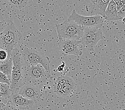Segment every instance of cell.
I'll list each match as a JSON object with an SVG mask.
<instances>
[{"instance_id": "obj_2", "label": "cell", "mask_w": 125, "mask_h": 110, "mask_svg": "<svg viewBox=\"0 0 125 110\" xmlns=\"http://www.w3.org/2000/svg\"><path fill=\"white\" fill-rule=\"evenodd\" d=\"M1 33L0 37L2 39L5 49L8 53L9 59H10L13 50L20 46L21 35L11 20L9 21Z\"/></svg>"}, {"instance_id": "obj_4", "label": "cell", "mask_w": 125, "mask_h": 110, "mask_svg": "<svg viewBox=\"0 0 125 110\" xmlns=\"http://www.w3.org/2000/svg\"><path fill=\"white\" fill-rule=\"evenodd\" d=\"M19 50L26 66L41 65L50 73V61L48 57L35 49L20 46Z\"/></svg>"}, {"instance_id": "obj_23", "label": "cell", "mask_w": 125, "mask_h": 110, "mask_svg": "<svg viewBox=\"0 0 125 110\" xmlns=\"http://www.w3.org/2000/svg\"><path fill=\"white\" fill-rule=\"evenodd\" d=\"M95 1H96V0H91V2H92V3H93V2H94Z\"/></svg>"}, {"instance_id": "obj_21", "label": "cell", "mask_w": 125, "mask_h": 110, "mask_svg": "<svg viewBox=\"0 0 125 110\" xmlns=\"http://www.w3.org/2000/svg\"><path fill=\"white\" fill-rule=\"evenodd\" d=\"M118 16L119 20H121L125 16V5H124L119 11H118Z\"/></svg>"}, {"instance_id": "obj_15", "label": "cell", "mask_w": 125, "mask_h": 110, "mask_svg": "<svg viewBox=\"0 0 125 110\" xmlns=\"http://www.w3.org/2000/svg\"><path fill=\"white\" fill-rule=\"evenodd\" d=\"M11 95L10 85L4 83L0 84V97L4 99H10Z\"/></svg>"}, {"instance_id": "obj_18", "label": "cell", "mask_w": 125, "mask_h": 110, "mask_svg": "<svg viewBox=\"0 0 125 110\" xmlns=\"http://www.w3.org/2000/svg\"><path fill=\"white\" fill-rule=\"evenodd\" d=\"M9 59L8 53L5 49H0V62L4 61Z\"/></svg>"}, {"instance_id": "obj_10", "label": "cell", "mask_w": 125, "mask_h": 110, "mask_svg": "<svg viewBox=\"0 0 125 110\" xmlns=\"http://www.w3.org/2000/svg\"><path fill=\"white\" fill-rule=\"evenodd\" d=\"M9 100L10 105L21 110L31 108L35 104V101L27 99L18 93L11 94Z\"/></svg>"}, {"instance_id": "obj_16", "label": "cell", "mask_w": 125, "mask_h": 110, "mask_svg": "<svg viewBox=\"0 0 125 110\" xmlns=\"http://www.w3.org/2000/svg\"><path fill=\"white\" fill-rule=\"evenodd\" d=\"M8 3L14 8H23L27 5L28 0H7Z\"/></svg>"}, {"instance_id": "obj_6", "label": "cell", "mask_w": 125, "mask_h": 110, "mask_svg": "<svg viewBox=\"0 0 125 110\" xmlns=\"http://www.w3.org/2000/svg\"><path fill=\"white\" fill-rule=\"evenodd\" d=\"M103 39L101 27L84 28L80 44L91 51H93L99 41Z\"/></svg>"}, {"instance_id": "obj_12", "label": "cell", "mask_w": 125, "mask_h": 110, "mask_svg": "<svg viewBox=\"0 0 125 110\" xmlns=\"http://www.w3.org/2000/svg\"><path fill=\"white\" fill-rule=\"evenodd\" d=\"M104 19L108 21H119L118 11L116 8V4L113 0H110L109 3L105 12Z\"/></svg>"}, {"instance_id": "obj_9", "label": "cell", "mask_w": 125, "mask_h": 110, "mask_svg": "<svg viewBox=\"0 0 125 110\" xmlns=\"http://www.w3.org/2000/svg\"><path fill=\"white\" fill-rule=\"evenodd\" d=\"M26 75L36 81H42L50 76V74L42 65H27L25 67Z\"/></svg>"}, {"instance_id": "obj_25", "label": "cell", "mask_w": 125, "mask_h": 110, "mask_svg": "<svg viewBox=\"0 0 125 110\" xmlns=\"http://www.w3.org/2000/svg\"><path fill=\"white\" fill-rule=\"evenodd\" d=\"M0 84H1V83H0Z\"/></svg>"}, {"instance_id": "obj_5", "label": "cell", "mask_w": 125, "mask_h": 110, "mask_svg": "<svg viewBox=\"0 0 125 110\" xmlns=\"http://www.w3.org/2000/svg\"><path fill=\"white\" fill-rule=\"evenodd\" d=\"M53 89L55 93L59 96H70L76 92L77 84L69 77L60 76L55 80Z\"/></svg>"}, {"instance_id": "obj_20", "label": "cell", "mask_w": 125, "mask_h": 110, "mask_svg": "<svg viewBox=\"0 0 125 110\" xmlns=\"http://www.w3.org/2000/svg\"><path fill=\"white\" fill-rule=\"evenodd\" d=\"M116 4V8L118 11L125 5V0H113Z\"/></svg>"}, {"instance_id": "obj_22", "label": "cell", "mask_w": 125, "mask_h": 110, "mask_svg": "<svg viewBox=\"0 0 125 110\" xmlns=\"http://www.w3.org/2000/svg\"><path fill=\"white\" fill-rule=\"evenodd\" d=\"M121 21H122V22H123V23H124V24H125V16L123 17V19H122Z\"/></svg>"}, {"instance_id": "obj_11", "label": "cell", "mask_w": 125, "mask_h": 110, "mask_svg": "<svg viewBox=\"0 0 125 110\" xmlns=\"http://www.w3.org/2000/svg\"><path fill=\"white\" fill-rule=\"evenodd\" d=\"M18 93L27 99L35 102L39 96V92L37 88L30 83H25L20 89Z\"/></svg>"}, {"instance_id": "obj_7", "label": "cell", "mask_w": 125, "mask_h": 110, "mask_svg": "<svg viewBox=\"0 0 125 110\" xmlns=\"http://www.w3.org/2000/svg\"><path fill=\"white\" fill-rule=\"evenodd\" d=\"M71 21L77 23L83 28L85 27H101L104 21V18L100 15L92 16H84L80 15L73 10L72 13L68 19Z\"/></svg>"}, {"instance_id": "obj_19", "label": "cell", "mask_w": 125, "mask_h": 110, "mask_svg": "<svg viewBox=\"0 0 125 110\" xmlns=\"http://www.w3.org/2000/svg\"><path fill=\"white\" fill-rule=\"evenodd\" d=\"M55 71L60 73H67L68 72V71H69V68L65 66V62L64 61H62V64L60 65V66L58 67L57 69L55 70Z\"/></svg>"}, {"instance_id": "obj_17", "label": "cell", "mask_w": 125, "mask_h": 110, "mask_svg": "<svg viewBox=\"0 0 125 110\" xmlns=\"http://www.w3.org/2000/svg\"><path fill=\"white\" fill-rule=\"evenodd\" d=\"M0 83L10 85L11 79L4 73L0 72Z\"/></svg>"}, {"instance_id": "obj_1", "label": "cell", "mask_w": 125, "mask_h": 110, "mask_svg": "<svg viewBox=\"0 0 125 110\" xmlns=\"http://www.w3.org/2000/svg\"><path fill=\"white\" fill-rule=\"evenodd\" d=\"M11 58L13 62V67L11 76L10 85L11 94L18 93L20 89L26 83V65L19 48L12 51Z\"/></svg>"}, {"instance_id": "obj_8", "label": "cell", "mask_w": 125, "mask_h": 110, "mask_svg": "<svg viewBox=\"0 0 125 110\" xmlns=\"http://www.w3.org/2000/svg\"><path fill=\"white\" fill-rule=\"evenodd\" d=\"M80 41L75 40H59V46L61 52L65 55L81 56L83 54L79 48Z\"/></svg>"}, {"instance_id": "obj_24", "label": "cell", "mask_w": 125, "mask_h": 110, "mask_svg": "<svg viewBox=\"0 0 125 110\" xmlns=\"http://www.w3.org/2000/svg\"><path fill=\"white\" fill-rule=\"evenodd\" d=\"M1 34H2V33L1 32V33H0V36H1Z\"/></svg>"}, {"instance_id": "obj_13", "label": "cell", "mask_w": 125, "mask_h": 110, "mask_svg": "<svg viewBox=\"0 0 125 110\" xmlns=\"http://www.w3.org/2000/svg\"><path fill=\"white\" fill-rule=\"evenodd\" d=\"M110 0H96L92 3V8H93L95 15H100L104 17L105 12Z\"/></svg>"}, {"instance_id": "obj_14", "label": "cell", "mask_w": 125, "mask_h": 110, "mask_svg": "<svg viewBox=\"0 0 125 110\" xmlns=\"http://www.w3.org/2000/svg\"><path fill=\"white\" fill-rule=\"evenodd\" d=\"M12 67L13 62L11 58L0 62V72L4 73L10 79Z\"/></svg>"}, {"instance_id": "obj_3", "label": "cell", "mask_w": 125, "mask_h": 110, "mask_svg": "<svg viewBox=\"0 0 125 110\" xmlns=\"http://www.w3.org/2000/svg\"><path fill=\"white\" fill-rule=\"evenodd\" d=\"M59 40H79L82 37L84 28L73 21L67 19L56 25Z\"/></svg>"}]
</instances>
